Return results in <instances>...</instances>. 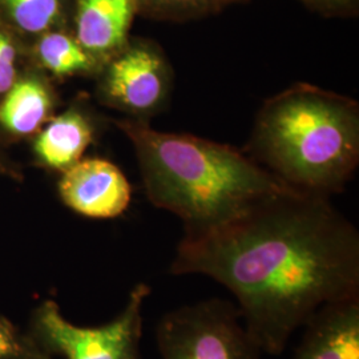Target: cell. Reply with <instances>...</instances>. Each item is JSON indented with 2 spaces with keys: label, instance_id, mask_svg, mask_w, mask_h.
Wrapping results in <instances>:
<instances>
[{
  "label": "cell",
  "instance_id": "277c9868",
  "mask_svg": "<svg viewBox=\"0 0 359 359\" xmlns=\"http://www.w3.org/2000/svg\"><path fill=\"white\" fill-rule=\"evenodd\" d=\"M151 287L136 283L124 309L100 326H79L62 314L56 301L44 299L34 309L29 334L47 354L63 359H144L142 310Z\"/></svg>",
  "mask_w": 359,
  "mask_h": 359
},
{
  "label": "cell",
  "instance_id": "5b68a950",
  "mask_svg": "<svg viewBox=\"0 0 359 359\" xmlns=\"http://www.w3.org/2000/svg\"><path fill=\"white\" fill-rule=\"evenodd\" d=\"M161 359H261L264 354L231 301L209 298L168 311L157 323Z\"/></svg>",
  "mask_w": 359,
  "mask_h": 359
},
{
  "label": "cell",
  "instance_id": "ac0fdd59",
  "mask_svg": "<svg viewBox=\"0 0 359 359\" xmlns=\"http://www.w3.org/2000/svg\"><path fill=\"white\" fill-rule=\"evenodd\" d=\"M0 180H10L20 182L23 180V172L19 165L6 152L0 142Z\"/></svg>",
  "mask_w": 359,
  "mask_h": 359
},
{
  "label": "cell",
  "instance_id": "2e32d148",
  "mask_svg": "<svg viewBox=\"0 0 359 359\" xmlns=\"http://www.w3.org/2000/svg\"><path fill=\"white\" fill-rule=\"evenodd\" d=\"M18 36L0 20V99L11 90L19 75Z\"/></svg>",
  "mask_w": 359,
  "mask_h": 359
},
{
  "label": "cell",
  "instance_id": "8992f818",
  "mask_svg": "<svg viewBox=\"0 0 359 359\" xmlns=\"http://www.w3.org/2000/svg\"><path fill=\"white\" fill-rule=\"evenodd\" d=\"M103 103L149 121L163 111L172 90L173 74L163 48L148 39H129L127 46L99 71Z\"/></svg>",
  "mask_w": 359,
  "mask_h": 359
},
{
  "label": "cell",
  "instance_id": "9a60e30c",
  "mask_svg": "<svg viewBox=\"0 0 359 359\" xmlns=\"http://www.w3.org/2000/svg\"><path fill=\"white\" fill-rule=\"evenodd\" d=\"M0 359H53L28 333L0 316Z\"/></svg>",
  "mask_w": 359,
  "mask_h": 359
},
{
  "label": "cell",
  "instance_id": "ba28073f",
  "mask_svg": "<svg viewBox=\"0 0 359 359\" xmlns=\"http://www.w3.org/2000/svg\"><path fill=\"white\" fill-rule=\"evenodd\" d=\"M136 15L135 0H74L71 32L103 67L127 46Z\"/></svg>",
  "mask_w": 359,
  "mask_h": 359
},
{
  "label": "cell",
  "instance_id": "3957f363",
  "mask_svg": "<svg viewBox=\"0 0 359 359\" xmlns=\"http://www.w3.org/2000/svg\"><path fill=\"white\" fill-rule=\"evenodd\" d=\"M248 154L290 188L330 197L359 164V105L297 83L261 107Z\"/></svg>",
  "mask_w": 359,
  "mask_h": 359
},
{
  "label": "cell",
  "instance_id": "5bb4252c",
  "mask_svg": "<svg viewBox=\"0 0 359 359\" xmlns=\"http://www.w3.org/2000/svg\"><path fill=\"white\" fill-rule=\"evenodd\" d=\"M248 0H135L136 11L145 18L187 22L219 13Z\"/></svg>",
  "mask_w": 359,
  "mask_h": 359
},
{
  "label": "cell",
  "instance_id": "30bf717a",
  "mask_svg": "<svg viewBox=\"0 0 359 359\" xmlns=\"http://www.w3.org/2000/svg\"><path fill=\"white\" fill-rule=\"evenodd\" d=\"M56 95L48 79L28 71L0 99V130L13 139L32 137L52 118Z\"/></svg>",
  "mask_w": 359,
  "mask_h": 359
},
{
  "label": "cell",
  "instance_id": "8fae6325",
  "mask_svg": "<svg viewBox=\"0 0 359 359\" xmlns=\"http://www.w3.org/2000/svg\"><path fill=\"white\" fill-rule=\"evenodd\" d=\"M95 137V124L81 104L55 116L35 135L34 154L41 167L63 173L83 157Z\"/></svg>",
  "mask_w": 359,
  "mask_h": 359
},
{
  "label": "cell",
  "instance_id": "52a82bcc",
  "mask_svg": "<svg viewBox=\"0 0 359 359\" xmlns=\"http://www.w3.org/2000/svg\"><path fill=\"white\" fill-rule=\"evenodd\" d=\"M60 200L77 215L95 219L121 216L132 201V187L114 163L86 158L62 173Z\"/></svg>",
  "mask_w": 359,
  "mask_h": 359
},
{
  "label": "cell",
  "instance_id": "7c38bea8",
  "mask_svg": "<svg viewBox=\"0 0 359 359\" xmlns=\"http://www.w3.org/2000/svg\"><path fill=\"white\" fill-rule=\"evenodd\" d=\"M35 65L57 79L99 74V65L71 31L52 29L35 39Z\"/></svg>",
  "mask_w": 359,
  "mask_h": 359
},
{
  "label": "cell",
  "instance_id": "e0dca14e",
  "mask_svg": "<svg viewBox=\"0 0 359 359\" xmlns=\"http://www.w3.org/2000/svg\"><path fill=\"white\" fill-rule=\"evenodd\" d=\"M309 10L327 18L357 16L359 0H299Z\"/></svg>",
  "mask_w": 359,
  "mask_h": 359
},
{
  "label": "cell",
  "instance_id": "6da1fadb",
  "mask_svg": "<svg viewBox=\"0 0 359 359\" xmlns=\"http://www.w3.org/2000/svg\"><path fill=\"white\" fill-rule=\"evenodd\" d=\"M170 273L221 283L262 353L280 355L318 309L359 294V233L330 197L287 187L185 231Z\"/></svg>",
  "mask_w": 359,
  "mask_h": 359
},
{
  "label": "cell",
  "instance_id": "9c48e42d",
  "mask_svg": "<svg viewBox=\"0 0 359 359\" xmlns=\"http://www.w3.org/2000/svg\"><path fill=\"white\" fill-rule=\"evenodd\" d=\"M293 359H359V294L318 309Z\"/></svg>",
  "mask_w": 359,
  "mask_h": 359
},
{
  "label": "cell",
  "instance_id": "7a4b0ae2",
  "mask_svg": "<svg viewBox=\"0 0 359 359\" xmlns=\"http://www.w3.org/2000/svg\"><path fill=\"white\" fill-rule=\"evenodd\" d=\"M132 142L148 200L201 231L287 188L249 154L228 144L161 132L137 118L115 120Z\"/></svg>",
  "mask_w": 359,
  "mask_h": 359
},
{
  "label": "cell",
  "instance_id": "4fadbf2b",
  "mask_svg": "<svg viewBox=\"0 0 359 359\" xmlns=\"http://www.w3.org/2000/svg\"><path fill=\"white\" fill-rule=\"evenodd\" d=\"M74 0H0V20L16 36L38 38L67 29Z\"/></svg>",
  "mask_w": 359,
  "mask_h": 359
}]
</instances>
